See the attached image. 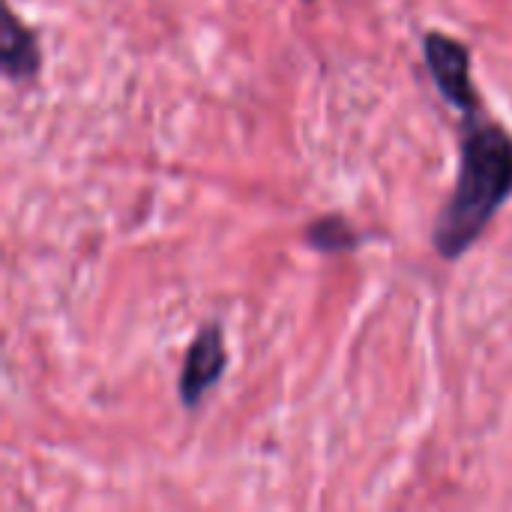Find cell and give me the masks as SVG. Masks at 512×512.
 Masks as SVG:
<instances>
[{"label": "cell", "mask_w": 512, "mask_h": 512, "mask_svg": "<svg viewBox=\"0 0 512 512\" xmlns=\"http://www.w3.org/2000/svg\"><path fill=\"white\" fill-rule=\"evenodd\" d=\"M512 195V135L495 120L471 114L459 132V171L435 228L432 246L444 261H459L489 228Z\"/></svg>", "instance_id": "cell-1"}, {"label": "cell", "mask_w": 512, "mask_h": 512, "mask_svg": "<svg viewBox=\"0 0 512 512\" xmlns=\"http://www.w3.org/2000/svg\"><path fill=\"white\" fill-rule=\"evenodd\" d=\"M423 57L447 105L459 108L465 117L480 114V93L471 81V48L456 36L429 30L423 36Z\"/></svg>", "instance_id": "cell-2"}, {"label": "cell", "mask_w": 512, "mask_h": 512, "mask_svg": "<svg viewBox=\"0 0 512 512\" xmlns=\"http://www.w3.org/2000/svg\"><path fill=\"white\" fill-rule=\"evenodd\" d=\"M228 366V351H225V333L216 321H207L198 327V333L192 336L186 357H183V369H180V402L186 408H195L210 387H216L225 375Z\"/></svg>", "instance_id": "cell-3"}, {"label": "cell", "mask_w": 512, "mask_h": 512, "mask_svg": "<svg viewBox=\"0 0 512 512\" xmlns=\"http://www.w3.org/2000/svg\"><path fill=\"white\" fill-rule=\"evenodd\" d=\"M0 21V69L9 84H30L42 69L39 36L30 24L18 18V12L3 3Z\"/></svg>", "instance_id": "cell-4"}, {"label": "cell", "mask_w": 512, "mask_h": 512, "mask_svg": "<svg viewBox=\"0 0 512 512\" xmlns=\"http://www.w3.org/2000/svg\"><path fill=\"white\" fill-rule=\"evenodd\" d=\"M306 243L315 249V252H324V255H333V252H354L357 243H360V234L351 228V222L345 216H321L315 222H309L306 228Z\"/></svg>", "instance_id": "cell-5"}]
</instances>
